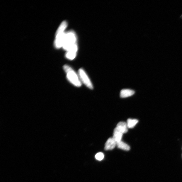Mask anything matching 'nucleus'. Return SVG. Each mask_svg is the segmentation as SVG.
<instances>
[{"label": "nucleus", "instance_id": "1", "mask_svg": "<svg viewBox=\"0 0 182 182\" xmlns=\"http://www.w3.org/2000/svg\"><path fill=\"white\" fill-rule=\"evenodd\" d=\"M67 26V23L66 21H64L60 24L58 29L54 43L55 46L57 48L59 49L62 47L65 33L64 31Z\"/></svg>", "mask_w": 182, "mask_h": 182}, {"label": "nucleus", "instance_id": "2", "mask_svg": "<svg viewBox=\"0 0 182 182\" xmlns=\"http://www.w3.org/2000/svg\"><path fill=\"white\" fill-rule=\"evenodd\" d=\"M64 69L66 73L67 78L69 81L75 86H81L82 83L80 78L72 68L68 65H65Z\"/></svg>", "mask_w": 182, "mask_h": 182}, {"label": "nucleus", "instance_id": "3", "mask_svg": "<svg viewBox=\"0 0 182 182\" xmlns=\"http://www.w3.org/2000/svg\"><path fill=\"white\" fill-rule=\"evenodd\" d=\"M77 37L76 34L73 31H70L65 33L62 47L67 51L73 46L76 44Z\"/></svg>", "mask_w": 182, "mask_h": 182}, {"label": "nucleus", "instance_id": "4", "mask_svg": "<svg viewBox=\"0 0 182 182\" xmlns=\"http://www.w3.org/2000/svg\"><path fill=\"white\" fill-rule=\"evenodd\" d=\"M79 75L81 82L86 85L89 88L93 89V86L91 80L83 70L81 69L79 70Z\"/></svg>", "mask_w": 182, "mask_h": 182}, {"label": "nucleus", "instance_id": "5", "mask_svg": "<svg viewBox=\"0 0 182 182\" xmlns=\"http://www.w3.org/2000/svg\"><path fill=\"white\" fill-rule=\"evenodd\" d=\"M78 50L77 44L67 51L66 54V57L67 59L70 60H73L76 57Z\"/></svg>", "mask_w": 182, "mask_h": 182}, {"label": "nucleus", "instance_id": "6", "mask_svg": "<svg viewBox=\"0 0 182 182\" xmlns=\"http://www.w3.org/2000/svg\"><path fill=\"white\" fill-rule=\"evenodd\" d=\"M117 144V142L113 138H110L106 142L105 149L106 150H111L115 147Z\"/></svg>", "mask_w": 182, "mask_h": 182}, {"label": "nucleus", "instance_id": "7", "mask_svg": "<svg viewBox=\"0 0 182 182\" xmlns=\"http://www.w3.org/2000/svg\"><path fill=\"white\" fill-rule=\"evenodd\" d=\"M116 128L123 134L128 132V128L127 123L125 122L121 121L116 126Z\"/></svg>", "mask_w": 182, "mask_h": 182}, {"label": "nucleus", "instance_id": "8", "mask_svg": "<svg viewBox=\"0 0 182 182\" xmlns=\"http://www.w3.org/2000/svg\"><path fill=\"white\" fill-rule=\"evenodd\" d=\"M135 93V91L132 90L123 89L120 91V96L121 98H127L132 96Z\"/></svg>", "mask_w": 182, "mask_h": 182}, {"label": "nucleus", "instance_id": "9", "mask_svg": "<svg viewBox=\"0 0 182 182\" xmlns=\"http://www.w3.org/2000/svg\"><path fill=\"white\" fill-rule=\"evenodd\" d=\"M123 133L121 132L116 128L114 130L113 138L117 143L121 141Z\"/></svg>", "mask_w": 182, "mask_h": 182}, {"label": "nucleus", "instance_id": "10", "mask_svg": "<svg viewBox=\"0 0 182 182\" xmlns=\"http://www.w3.org/2000/svg\"><path fill=\"white\" fill-rule=\"evenodd\" d=\"M116 145H117V147L119 149L125 150V151H128V150H129L130 149V148L129 145L122 141H121L117 143Z\"/></svg>", "mask_w": 182, "mask_h": 182}, {"label": "nucleus", "instance_id": "11", "mask_svg": "<svg viewBox=\"0 0 182 182\" xmlns=\"http://www.w3.org/2000/svg\"><path fill=\"white\" fill-rule=\"evenodd\" d=\"M138 122V121L137 120L128 119L127 123L128 128H132L134 127Z\"/></svg>", "mask_w": 182, "mask_h": 182}, {"label": "nucleus", "instance_id": "12", "mask_svg": "<svg viewBox=\"0 0 182 182\" xmlns=\"http://www.w3.org/2000/svg\"><path fill=\"white\" fill-rule=\"evenodd\" d=\"M95 157L97 160L99 161H102L104 159V155L102 153L99 152L96 154Z\"/></svg>", "mask_w": 182, "mask_h": 182}]
</instances>
